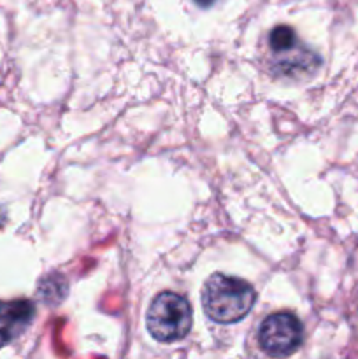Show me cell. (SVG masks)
<instances>
[{
	"mask_svg": "<svg viewBox=\"0 0 358 359\" xmlns=\"http://www.w3.org/2000/svg\"><path fill=\"white\" fill-rule=\"evenodd\" d=\"M195 4L200 7H209V6H213L214 0H195Z\"/></svg>",
	"mask_w": 358,
	"mask_h": 359,
	"instance_id": "obj_6",
	"label": "cell"
},
{
	"mask_svg": "<svg viewBox=\"0 0 358 359\" xmlns=\"http://www.w3.org/2000/svg\"><path fill=\"white\" fill-rule=\"evenodd\" d=\"M255 302V287L239 277L213 273L204 284V312L211 321L220 325H234L244 319Z\"/></svg>",
	"mask_w": 358,
	"mask_h": 359,
	"instance_id": "obj_1",
	"label": "cell"
},
{
	"mask_svg": "<svg viewBox=\"0 0 358 359\" xmlns=\"http://www.w3.org/2000/svg\"><path fill=\"white\" fill-rule=\"evenodd\" d=\"M272 56L274 70L277 72V76L283 77L309 76L321 65V58L307 46L300 44V41L283 51L272 53Z\"/></svg>",
	"mask_w": 358,
	"mask_h": 359,
	"instance_id": "obj_4",
	"label": "cell"
},
{
	"mask_svg": "<svg viewBox=\"0 0 358 359\" xmlns=\"http://www.w3.org/2000/svg\"><path fill=\"white\" fill-rule=\"evenodd\" d=\"M35 305L30 300H0V349L21 335L32 325Z\"/></svg>",
	"mask_w": 358,
	"mask_h": 359,
	"instance_id": "obj_5",
	"label": "cell"
},
{
	"mask_svg": "<svg viewBox=\"0 0 358 359\" xmlns=\"http://www.w3.org/2000/svg\"><path fill=\"white\" fill-rule=\"evenodd\" d=\"M258 342L263 353L270 358H288L297 353L304 342V328L297 316L290 312L270 314L262 323Z\"/></svg>",
	"mask_w": 358,
	"mask_h": 359,
	"instance_id": "obj_3",
	"label": "cell"
},
{
	"mask_svg": "<svg viewBox=\"0 0 358 359\" xmlns=\"http://www.w3.org/2000/svg\"><path fill=\"white\" fill-rule=\"evenodd\" d=\"M192 307L185 297L172 291L157 294L146 314L147 332L154 340L164 344L185 339L192 330Z\"/></svg>",
	"mask_w": 358,
	"mask_h": 359,
	"instance_id": "obj_2",
	"label": "cell"
}]
</instances>
